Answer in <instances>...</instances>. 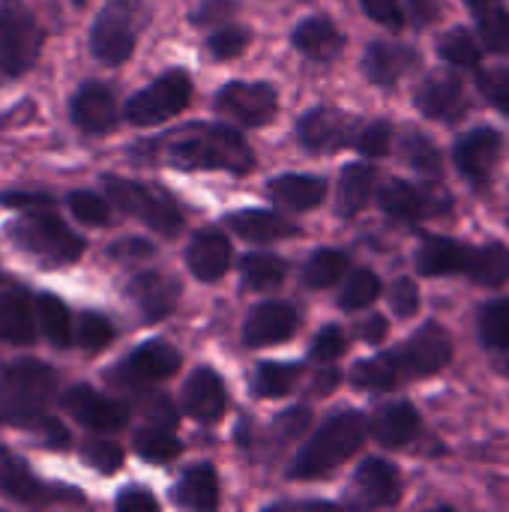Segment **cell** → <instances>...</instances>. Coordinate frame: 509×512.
Instances as JSON below:
<instances>
[{
    "mask_svg": "<svg viewBox=\"0 0 509 512\" xmlns=\"http://www.w3.org/2000/svg\"><path fill=\"white\" fill-rule=\"evenodd\" d=\"M3 204H9V207H45L48 204V198L45 195H24V192H6L3 198H0Z\"/></svg>",
    "mask_w": 509,
    "mask_h": 512,
    "instance_id": "cell-59",
    "label": "cell"
},
{
    "mask_svg": "<svg viewBox=\"0 0 509 512\" xmlns=\"http://www.w3.org/2000/svg\"><path fill=\"white\" fill-rule=\"evenodd\" d=\"M399 150H402L405 162H408L414 171H420V174H426V177H441V171H444L441 150H438L435 141L426 138L423 132H414V129L405 132V135L399 138Z\"/></svg>",
    "mask_w": 509,
    "mask_h": 512,
    "instance_id": "cell-42",
    "label": "cell"
},
{
    "mask_svg": "<svg viewBox=\"0 0 509 512\" xmlns=\"http://www.w3.org/2000/svg\"><path fill=\"white\" fill-rule=\"evenodd\" d=\"M75 3H78V6H81V3H87V0H75Z\"/></svg>",
    "mask_w": 509,
    "mask_h": 512,
    "instance_id": "cell-60",
    "label": "cell"
},
{
    "mask_svg": "<svg viewBox=\"0 0 509 512\" xmlns=\"http://www.w3.org/2000/svg\"><path fill=\"white\" fill-rule=\"evenodd\" d=\"M360 3H363V12L384 27L399 30L405 24V9L399 0H360Z\"/></svg>",
    "mask_w": 509,
    "mask_h": 512,
    "instance_id": "cell-54",
    "label": "cell"
},
{
    "mask_svg": "<svg viewBox=\"0 0 509 512\" xmlns=\"http://www.w3.org/2000/svg\"><path fill=\"white\" fill-rule=\"evenodd\" d=\"M180 366H183V357L171 342L150 339V342L138 345L126 360H120L114 366L111 378L123 387H144V384H156V381L177 375Z\"/></svg>",
    "mask_w": 509,
    "mask_h": 512,
    "instance_id": "cell-13",
    "label": "cell"
},
{
    "mask_svg": "<svg viewBox=\"0 0 509 512\" xmlns=\"http://www.w3.org/2000/svg\"><path fill=\"white\" fill-rule=\"evenodd\" d=\"M348 351V336L339 324H327L324 330H318V336L312 339V360L318 363H333Z\"/></svg>",
    "mask_w": 509,
    "mask_h": 512,
    "instance_id": "cell-52",
    "label": "cell"
},
{
    "mask_svg": "<svg viewBox=\"0 0 509 512\" xmlns=\"http://www.w3.org/2000/svg\"><path fill=\"white\" fill-rule=\"evenodd\" d=\"M396 366L402 369L405 381H417V378H432L438 372H444L453 360V336L429 321L423 324L411 339L402 342V348L393 351Z\"/></svg>",
    "mask_w": 509,
    "mask_h": 512,
    "instance_id": "cell-9",
    "label": "cell"
},
{
    "mask_svg": "<svg viewBox=\"0 0 509 512\" xmlns=\"http://www.w3.org/2000/svg\"><path fill=\"white\" fill-rule=\"evenodd\" d=\"M291 42L300 54H306L309 60H321V63H330L342 54L345 48V33L324 15H312V18H303L294 33H291Z\"/></svg>",
    "mask_w": 509,
    "mask_h": 512,
    "instance_id": "cell-25",
    "label": "cell"
},
{
    "mask_svg": "<svg viewBox=\"0 0 509 512\" xmlns=\"http://www.w3.org/2000/svg\"><path fill=\"white\" fill-rule=\"evenodd\" d=\"M438 54L450 63V66H459V69H480V42L474 39L471 30L465 27H453L441 36L438 42Z\"/></svg>",
    "mask_w": 509,
    "mask_h": 512,
    "instance_id": "cell-43",
    "label": "cell"
},
{
    "mask_svg": "<svg viewBox=\"0 0 509 512\" xmlns=\"http://www.w3.org/2000/svg\"><path fill=\"white\" fill-rule=\"evenodd\" d=\"M369 438V420L360 411H333L309 435V441L294 456L288 477L291 480H321L339 465L354 459Z\"/></svg>",
    "mask_w": 509,
    "mask_h": 512,
    "instance_id": "cell-3",
    "label": "cell"
},
{
    "mask_svg": "<svg viewBox=\"0 0 509 512\" xmlns=\"http://www.w3.org/2000/svg\"><path fill=\"white\" fill-rule=\"evenodd\" d=\"M225 408H228L225 381L210 366L195 369L183 384V411H186V417H192L195 423L213 426V423H219L225 417Z\"/></svg>",
    "mask_w": 509,
    "mask_h": 512,
    "instance_id": "cell-20",
    "label": "cell"
},
{
    "mask_svg": "<svg viewBox=\"0 0 509 512\" xmlns=\"http://www.w3.org/2000/svg\"><path fill=\"white\" fill-rule=\"evenodd\" d=\"M465 276L483 288H501L509 282V249L504 243L474 246Z\"/></svg>",
    "mask_w": 509,
    "mask_h": 512,
    "instance_id": "cell-34",
    "label": "cell"
},
{
    "mask_svg": "<svg viewBox=\"0 0 509 512\" xmlns=\"http://www.w3.org/2000/svg\"><path fill=\"white\" fill-rule=\"evenodd\" d=\"M108 255L117 258V261H141V258H150V255H153V246H150L147 240L129 237V240L111 243V246H108Z\"/></svg>",
    "mask_w": 509,
    "mask_h": 512,
    "instance_id": "cell-56",
    "label": "cell"
},
{
    "mask_svg": "<svg viewBox=\"0 0 509 512\" xmlns=\"http://www.w3.org/2000/svg\"><path fill=\"white\" fill-rule=\"evenodd\" d=\"M144 24H147L144 0H108L90 27V54L105 66L126 63L135 51Z\"/></svg>",
    "mask_w": 509,
    "mask_h": 512,
    "instance_id": "cell-6",
    "label": "cell"
},
{
    "mask_svg": "<svg viewBox=\"0 0 509 512\" xmlns=\"http://www.w3.org/2000/svg\"><path fill=\"white\" fill-rule=\"evenodd\" d=\"M102 189L105 198L126 216L144 222L147 228H153L162 237H177L183 231V210L177 207V201L147 183L138 180H126V177H102Z\"/></svg>",
    "mask_w": 509,
    "mask_h": 512,
    "instance_id": "cell-5",
    "label": "cell"
},
{
    "mask_svg": "<svg viewBox=\"0 0 509 512\" xmlns=\"http://www.w3.org/2000/svg\"><path fill=\"white\" fill-rule=\"evenodd\" d=\"M36 303H30L27 291L12 288L0 294V342L6 345H30L36 339Z\"/></svg>",
    "mask_w": 509,
    "mask_h": 512,
    "instance_id": "cell-29",
    "label": "cell"
},
{
    "mask_svg": "<svg viewBox=\"0 0 509 512\" xmlns=\"http://www.w3.org/2000/svg\"><path fill=\"white\" fill-rule=\"evenodd\" d=\"M174 504L183 510H216L219 507V477L213 465H192L174 486Z\"/></svg>",
    "mask_w": 509,
    "mask_h": 512,
    "instance_id": "cell-31",
    "label": "cell"
},
{
    "mask_svg": "<svg viewBox=\"0 0 509 512\" xmlns=\"http://www.w3.org/2000/svg\"><path fill=\"white\" fill-rule=\"evenodd\" d=\"M66 204H69L72 216L84 225H108L111 222V201L96 192H84V189L69 192Z\"/></svg>",
    "mask_w": 509,
    "mask_h": 512,
    "instance_id": "cell-46",
    "label": "cell"
},
{
    "mask_svg": "<svg viewBox=\"0 0 509 512\" xmlns=\"http://www.w3.org/2000/svg\"><path fill=\"white\" fill-rule=\"evenodd\" d=\"M0 495L15 504H27V507H45L54 501H75V504L84 501L69 486H48L39 477H33L27 462L9 450H0Z\"/></svg>",
    "mask_w": 509,
    "mask_h": 512,
    "instance_id": "cell-12",
    "label": "cell"
},
{
    "mask_svg": "<svg viewBox=\"0 0 509 512\" xmlns=\"http://www.w3.org/2000/svg\"><path fill=\"white\" fill-rule=\"evenodd\" d=\"M387 333H390V324H387L384 315H369V318L357 327V336H360L363 342H369V345H381V342L387 339Z\"/></svg>",
    "mask_w": 509,
    "mask_h": 512,
    "instance_id": "cell-58",
    "label": "cell"
},
{
    "mask_svg": "<svg viewBox=\"0 0 509 512\" xmlns=\"http://www.w3.org/2000/svg\"><path fill=\"white\" fill-rule=\"evenodd\" d=\"M471 9L477 30L483 36V45L489 51H507L509 45V12L504 9V0H465Z\"/></svg>",
    "mask_w": 509,
    "mask_h": 512,
    "instance_id": "cell-37",
    "label": "cell"
},
{
    "mask_svg": "<svg viewBox=\"0 0 509 512\" xmlns=\"http://www.w3.org/2000/svg\"><path fill=\"white\" fill-rule=\"evenodd\" d=\"M129 297L138 306L141 318L147 324H156V321L168 318L177 309L180 285H177V279L165 276L162 270H144V273L132 276Z\"/></svg>",
    "mask_w": 509,
    "mask_h": 512,
    "instance_id": "cell-22",
    "label": "cell"
},
{
    "mask_svg": "<svg viewBox=\"0 0 509 512\" xmlns=\"http://www.w3.org/2000/svg\"><path fill=\"white\" fill-rule=\"evenodd\" d=\"M387 300H390V306H393V312L399 318H414L417 309H420V288H417V282L411 276H399L390 285Z\"/></svg>",
    "mask_w": 509,
    "mask_h": 512,
    "instance_id": "cell-53",
    "label": "cell"
},
{
    "mask_svg": "<svg viewBox=\"0 0 509 512\" xmlns=\"http://www.w3.org/2000/svg\"><path fill=\"white\" fill-rule=\"evenodd\" d=\"M405 15H408L417 27H426V24H432V21L441 18V0H408Z\"/></svg>",
    "mask_w": 509,
    "mask_h": 512,
    "instance_id": "cell-57",
    "label": "cell"
},
{
    "mask_svg": "<svg viewBox=\"0 0 509 512\" xmlns=\"http://www.w3.org/2000/svg\"><path fill=\"white\" fill-rule=\"evenodd\" d=\"M309 423H312L309 408H291V411H282V414L273 420V426H270L273 441H267V444H273V450H282V447H288L291 441H297V438L309 429Z\"/></svg>",
    "mask_w": 509,
    "mask_h": 512,
    "instance_id": "cell-48",
    "label": "cell"
},
{
    "mask_svg": "<svg viewBox=\"0 0 509 512\" xmlns=\"http://www.w3.org/2000/svg\"><path fill=\"white\" fill-rule=\"evenodd\" d=\"M111 339H114V327H111V321H108L105 315H99V312H84V315L75 321V345H78V348L96 354V351L108 348Z\"/></svg>",
    "mask_w": 509,
    "mask_h": 512,
    "instance_id": "cell-45",
    "label": "cell"
},
{
    "mask_svg": "<svg viewBox=\"0 0 509 512\" xmlns=\"http://www.w3.org/2000/svg\"><path fill=\"white\" fill-rule=\"evenodd\" d=\"M480 339L489 351L509 354V297L492 300L480 309Z\"/></svg>",
    "mask_w": 509,
    "mask_h": 512,
    "instance_id": "cell-44",
    "label": "cell"
},
{
    "mask_svg": "<svg viewBox=\"0 0 509 512\" xmlns=\"http://www.w3.org/2000/svg\"><path fill=\"white\" fill-rule=\"evenodd\" d=\"M402 498V477L387 459H366L351 480L354 507H396Z\"/></svg>",
    "mask_w": 509,
    "mask_h": 512,
    "instance_id": "cell-19",
    "label": "cell"
},
{
    "mask_svg": "<svg viewBox=\"0 0 509 512\" xmlns=\"http://www.w3.org/2000/svg\"><path fill=\"white\" fill-rule=\"evenodd\" d=\"M132 159L171 165L177 171H228L237 177L255 168L249 141L225 123H186L159 138L135 144Z\"/></svg>",
    "mask_w": 509,
    "mask_h": 512,
    "instance_id": "cell-1",
    "label": "cell"
},
{
    "mask_svg": "<svg viewBox=\"0 0 509 512\" xmlns=\"http://www.w3.org/2000/svg\"><path fill=\"white\" fill-rule=\"evenodd\" d=\"M81 456L90 468H96L99 474H117L120 465H123V450L114 444V441H105V438H90L84 441L81 447Z\"/></svg>",
    "mask_w": 509,
    "mask_h": 512,
    "instance_id": "cell-50",
    "label": "cell"
},
{
    "mask_svg": "<svg viewBox=\"0 0 509 512\" xmlns=\"http://www.w3.org/2000/svg\"><path fill=\"white\" fill-rule=\"evenodd\" d=\"M351 384L360 390H369V393H387V390H396L399 384H405V375L396 366L393 351H387V354L360 360L351 369Z\"/></svg>",
    "mask_w": 509,
    "mask_h": 512,
    "instance_id": "cell-36",
    "label": "cell"
},
{
    "mask_svg": "<svg viewBox=\"0 0 509 512\" xmlns=\"http://www.w3.org/2000/svg\"><path fill=\"white\" fill-rule=\"evenodd\" d=\"M192 102V78L186 69H168L159 78H153L144 90L132 93L123 105V120L150 129L171 117H177Z\"/></svg>",
    "mask_w": 509,
    "mask_h": 512,
    "instance_id": "cell-8",
    "label": "cell"
},
{
    "mask_svg": "<svg viewBox=\"0 0 509 512\" xmlns=\"http://www.w3.org/2000/svg\"><path fill=\"white\" fill-rule=\"evenodd\" d=\"M300 327V312L291 303L267 300L258 303L243 321V345L246 348H270L291 339Z\"/></svg>",
    "mask_w": 509,
    "mask_h": 512,
    "instance_id": "cell-18",
    "label": "cell"
},
{
    "mask_svg": "<svg viewBox=\"0 0 509 512\" xmlns=\"http://www.w3.org/2000/svg\"><path fill=\"white\" fill-rule=\"evenodd\" d=\"M63 408L69 411V417H75L84 429L108 435L117 432L129 423V405L111 396H102L99 390L87 387V384H75L63 393Z\"/></svg>",
    "mask_w": 509,
    "mask_h": 512,
    "instance_id": "cell-15",
    "label": "cell"
},
{
    "mask_svg": "<svg viewBox=\"0 0 509 512\" xmlns=\"http://www.w3.org/2000/svg\"><path fill=\"white\" fill-rule=\"evenodd\" d=\"M369 435L387 450H402L420 435V414L411 402H390L369 420Z\"/></svg>",
    "mask_w": 509,
    "mask_h": 512,
    "instance_id": "cell-24",
    "label": "cell"
},
{
    "mask_svg": "<svg viewBox=\"0 0 509 512\" xmlns=\"http://www.w3.org/2000/svg\"><path fill=\"white\" fill-rule=\"evenodd\" d=\"M60 387L57 372L33 357L0 363V423L36 432L45 447L66 450L69 432L48 414Z\"/></svg>",
    "mask_w": 509,
    "mask_h": 512,
    "instance_id": "cell-2",
    "label": "cell"
},
{
    "mask_svg": "<svg viewBox=\"0 0 509 512\" xmlns=\"http://www.w3.org/2000/svg\"><path fill=\"white\" fill-rule=\"evenodd\" d=\"M225 225L249 243H276V240H288L300 234V228L291 219L273 210H234L228 213Z\"/></svg>",
    "mask_w": 509,
    "mask_h": 512,
    "instance_id": "cell-28",
    "label": "cell"
},
{
    "mask_svg": "<svg viewBox=\"0 0 509 512\" xmlns=\"http://www.w3.org/2000/svg\"><path fill=\"white\" fill-rule=\"evenodd\" d=\"M378 204L387 216H393L399 222H420L432 213V198L420 186L399 180V177L387 180L378 189Z\"/></svg>",
    "mask_w": 509,
    "mask_h": 512,
    "instance_id": "cell-30",
    "label": "cell"
},
{
    "mask_svg": "<svg viewBox=\"0 0 509 512\" xmlns=\"http://www.w3.org/2000/svg\"><path fill=\"white\" fill-rule=\"evenodd\" d=\"M378 297H381V279L369 267L348 270V276L342 279V291H339V306L345 312H360L372 306Z\"/></svg>",
    "mask_w": 509,
    "mask_h": 512,
    "instance_id": "cell-41",
    "label": "cell"
},
{
    "mask_svg": "<svg viewBox=\"0 0 509 512\" xmlns=\"http://www.w3.org/2000/svg\"><path fill=\"white\" fill-rule=\"evenodd\" d=\"M183 444L174 435V426L162 423H147L144 429L135 432V453L147 462H171L177 459Z\"/></svg>",
    "mask_w": 509,
    "mask_h": 512,
    "instance_id": "cell-40",
    "label": "cell"
},
{
    "mask_svg": "<svg viewBox=\"0 0 509 512\" xmlns=\"http://www.w3.org/2000/svg\"><path fill=\"white\" fill-rule=\"evenodd\" d=\"M471 252H474V246H468L456 237L429 234V237H423V243L417 249V273H423L429 279L465 273Z\"/></svg>",
    "mask_w": 509,
    "mask_h": 512,
    "instance_id": "cell-23",
    "label": "cell"
},
{
    "mask_svg": "<svg viewBox=\"0 0 509 512\" xmlns=\"http://www.w3.org/2000/svg\"><path fill=\"white\" fill-rule=\"evenodd\" d=\"M114 507L120 512H156L159 510V501L144 489V486H129L117 495Z\"/></svg>",
    "mask_w": 509,
    "mask_h": 512,
    "instance_id": "cell-55",
    "label": "cell"
},
{
    "mask_svg": "<svg viewBox=\"0 0 509 512\" xmlns=\"http://www.w3.org/2000/svg\"><path fill=\"white\" fill-rule=\"evenodd\" d=\"M45 33L24 0H0V84L39 63Z\"/></svg>",
    "mask_w": 509,
    "mask_h": 512,
    "instance_id": "cell-7",
    "label": "cell"
},
{
    "mask_svg": "<svg viewBox=\"0 0 509 512\" xmlns=\"http://www.w3.org/2000/svg\"><path fill=\"white\" fill-rule=\"evenodd\" d=\"M477 87L492 108L509 114V69H501V66L477 69Z\"/></svg>",
    "mask_w": 509,
    "mask_h": 512,
    "instance_id": "cell-49",
    "label": "cell"
},
{
    "mask_svg": "<svg viewBox=\"0 0 509 512\" xmlns=\"http://www.w3.org/2000/svg\"><path fill=\"white\" fill-rule=\"evenodd\" d=\"M351 270V258L348 252L342 249H333V246H324L318 252L309 255L306 267H303V285L306 288H333L339 285Z\"/></svg>",
    "mask_w": 509,
    "mask_h": 512,
    "instance_id": "cell-38",
    "label": "cell"
},
{
    "mask_svg": "<svg viewBox=\"0 0 509 512\" xmlns=\"http://www.w3.org/2000/svg\"><path fill=\"white\" fill-rule=\"evenodd\" d=\"M267 195L285 210L306 213L321 207L327 195V180L318 174H279L267 183Z\"/></svg>",
    "mask_w": 509,
    "mask_h": 512,
    "instance_id": "cell-27",
    "label": "cell"
},
{
    "mask_svg": "<svg viewBox=\"0 0 509 512\" xmlns=\"http://www.w3.org/2000/svg\"><path fill=\"white\" fill-rule=\"evenodd\" d=\"M6 237L45 267H66L84 255V240L51 210L27 207L6 225Z\"/></svg>",
    "mask_w": 509,
    "mask_h": 512,
    "instance_id": "cell-4",
    "label": "cell"
},
{
    "mask_svg": "<svg viewBox=\"0 0 509 512\" xmlns=\"http://www.w3.org/2000/svg\"><path fill=\"white\" fill-rule=\"evenodd\" d=\"M375 177L378 171L372 165H363V162L345 165L339 177V189H336V213L345 219L357 216L366 207L369 195L375 192Z\"/></svg>",
    "mask_w": 509,
    "mask_h": 512,
    "instance_id": "cell-32",
    "label": "cell"
},
{
    "mask_svg": "<svg viewBox=\"0 0 509 512\" xmlns=\"http://www.w3.org/2000/svg\"><path fill=\"white\" fill-rule=\"evenodd\" d=\"M231 240L219 228H201L186 249V267L198 282H219L231 267Z\"/></svg>",
    "mask_w": 509,
    "mask_h": 512,
    "instance_id": "cell-21",
    "label": "cell"
},
{
    "mask_svg": "<svg viewBox=\"0 0 509 512\" xmlns=\"http://www.w3.org/2000/svg\"><path fill=\"white\" fill-rule=\"evenodd\" d=\"M360 129H363V123H357L351 114L330 108V105H318L300 117L297 138L309 153L324 156V153H336L342 147H354Z\"/></svg>",
    "mask_w": 509,
    "mask_h": 512,
    "instance_id": "cell-11",
    "label": "cell"
},
{
    "mask_svg": "<svg viewBox=\"0 0 509 512\" xmlns=\"http://www.w3.org/2000/svg\"><path fill=\"white\" fill-rule=\"evenodd\" d=\"M501 153H504V138L492 126L468 129L453 144V162L471 186H486L492 180L501 162Z\"/></svg>",
    "mask_w": 509,
    "mask_h": 512,
    "instance_id": "cell-14",
    "label": "cell"
},
{
    "mask_svg": "<svg viewBox=\"0 0 509 512\" xmlns=\"http://www.w3.org/2000/svg\"><path fill=\"white\" fill-rule=\"evenodd\" d=\"M36 321L39 333L54 345V348H69L75 345V321L69 306L54 297V294H39L36 297Z\"/></svg>",
    "mask_w": 509,
    "mask_h": 512,
    "instance_id": "cell-33",
    "label": "cell"
},
{
    "mask_svg": "<svg viewBox=\"0 0 509 512\" xmlns=\"http://www.w3.org/2000/svg\"><path fill=\"white\" fill-rule=\"evenodd\" d=\"M417 108L438 123H459L468 114V96L456 72H432L414 90Z\"/></svg>",
    "mask_w": 509,
    "mask_h": 512,
    "instance_id": "cell-16",
    "label": "cell"
},
{
    "mask_svg": "<svg viewBox=\"0 0 509 512\" xmlns=\"http://www.w3.org/2000/svg\"><path fill=\"white\" fill-rule=\"evenodd\" d=\"M417 63V48L402 42H372L363 57V75L372 84L393 87Z\"/></svg>",
    "mask_w": 509,
    "mask_h": 512,
    "instance_id": "cell-26",
    "label": "cell"
},
{
    "mask_svg": "<svg viewBox=\"0 0 509 512\" xmlns=\"http://www.w3.org/2000/svg\"><path fill=\"white\" fill-rule=\"evenodd\" d=\"M363 156H372V159H381L390 153L393 147V126L387 120H375V123H366L357 135V144H354Z\"/></svg>",
    "mask_w": 509,
    "mask_h": 512,
    "instance_id": "cell-51",
    "label": "cell"
},
{
    "mask_svg": "<svg viewBox=\"0 0 509 512\" xmlns=\"http://www.w3.org/2000/svg\"><path fill=\"white\" fill-rule=\"evenodd\" d=\"M246 45H249V30L237 27V24L216 27L207 36V51L213 54V60H234L237 54L246 51Z\"/></svg>",
    "mask_w": 509,
    "mask_h": 512,
    "instance_id": "cell-47",
    "label": "cell"
},
{
    "mask_svg": "<svg viewBox=\"0 0 509 512\" xmlns=\"http://www.w3.org/2000/svg\"><path fill=\"white\" fill-rule=\"evenodd\" d=\"M240 276L249 291H273L285 282L288 264L270 252H249L240 261Z\"/></svg>",
    "mask_w": 509,
    "mask_h": 512,
    "instance_id": "cell-39",
    "label": "cell"
},
{
    "mask_svg": "<svg viewBox=\"0 0 509 512\" xmlns=\"http://www.w3.org/2000/svg\"><path fill=\"white\" fill-rule=\"evenodd\" d=\"M69 117L81 132H111L120 123V105L114 90L102 81H84L69 99Z\"/></svg>",
    "mask_w": 509,
    "mask_h": 512,
    "instance_id": "cell-17",
    "label": "cell"
},
{
    "mask_svg": "<svg viewBox=\"0 0 509 512\" xmlns=\"http://www.w3.org/2000/svg\"><path fill=\"white\" fill-rule=\"evenodd\" d=\"M303 378V366L300 363H258L252 369V378H249V387L258 399H282L288 396L297 381Z\"/></svg>",
    "mask_w": 509,
    "mask_h": 512,
    "instance_id": "cell-35",
    "label": "cell"
},
{
    "mask_svg": "<svg viewBox=\"0 0 509 512\" xmlns=\"http://www.w3.org/2000/svg\"><path fill=\"white\" fill-rule=\"evenodd\" d=\"M216 111L240 126H267L279 111V93L270 81H228L216 93Z\"/></svg>",
    "mask_w": 509,
    "mask_h": 512,
    "instance_id": "cell-10",
    "label": "cell"
}]
</instances>
